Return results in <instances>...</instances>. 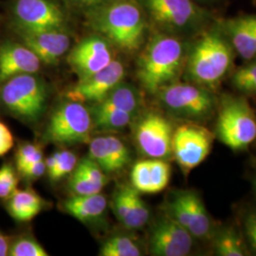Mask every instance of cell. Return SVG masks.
<instances>
[{
	"mask_svg": "<svg viewBox=\"0 0 256 256\" xmlns=\"http://www.w3.org/2000/svg\"><path fill=\"white\" fill-rule=\"evenodd\" d=\"M86 18L96 34L124 52H137L144 42L149 20L140 0H108Z\"/></svg>",
	"mask_w": 256,
	"mask_h": 256,
	"instance_id": "1",
	"label": "cell"
},
{
	"mask_svg": "<svg viewBox=\"0 0 256 256\" xmlns=\"http://www.w3.org/2000/svg\"><path fill=\"white\" fill-rule=\"evenodd\" d=\"M184 56V45L178 37L162 32L156 34L138 56V80L147 92L158 93L174 82Z\"/></svg>",
	"mask_w": 256,
	"mask_h": 256,
	"instance_id": "2",
	"label": "cell"
},
{
	"mask_svg": "<svg viewBox=\"0 0 256 256\" xmlns=\"http://www.w3.org/2000/svg\"><path fill=\"white\" fill-rule=\"evenodd\" d=\"M232 62V45L218 23V27L203 32L192 45L187 61V72L198 84L214 86L229 72Z\"/></svg>",
	"mask_w": 256,
	"mask_h": 256,
	"instance_id": "3",
	"label": "cell"
},
{
	"mask_svg": "<svg viewBox=\"0 0 256 256\" xmlns=\"http://www.w3.org/2000/svg\"><path fill=\"white\" fill-rule=\"evenodd\" d=\"M150 20L162 32L174 36L203 30L212 20L210 14L194 0H140Z\"/></svg>",
	"mask_w": 256,
	"mask_h": 256,
	"instance_id": "4",
	"label": "cell"
},
{
	"mask_svg": "<svg viewBox=\"0 0 256 256\" xmlns=\"http://www.w3.org/2000/svg\"><path fill=\"white\" fill-rule=\"evenodd\" d=\"M46 84L36 74H20L5 81L0 102L14 117L28 122H36L46 110Z\"/></svg>",
	"mask_w": 256,
	"mask_h": 256,
	"instance_id": "5",
	"label": "cell"
},
{
	"mask_svg": "<svg viewBox=\"0 0 256 256\" xmlns=\"http://www.w3.org/2000/svg\"><path fill=\"white\" fill-rule=\"evenodd\" d=\"M220 140L232 150H241L256 138V119L245 99L225 98L216 122Z\"/></svg>",
	"mask_w": 256,
	"mask_h": 256,
	"instance_id": "6",
	"label": "cell"
},
{
	"mask_svg": "<svg viewBox=\"0 0 256 256\" xmlns=\"http://www.w3.org/2000/svg\"><path fill=\"white\" fill-rule=\"evenodd\" d=\"M92 129V115L86 108L80 102H68L52 115L46 138L59 144H80L90 138Z\"/></svg>",
	"mask_w": 256,
	"mask_h": 256,
	"instance_id": "7",
	"label": "cell"
},
{
	"mask_svg": "<svg viewBox=\"0 0 256 256\" xmlns=\"http://www.w3.org/2000/svg\"><path fill=\"white\" fill-rule=\"evenodd\" d=\"M12 18L18 32L64 28L68 23L64 10L55 0H14Z\"/></svg>",
	"mask_w": 256,
	"mask_h": 256,
	"instance_id": "8",
	"label": "cell"
},
{
	"mask_svg": "<svg viewBox=\"0 0 256 256\" xmlns=\"http://www.w3.org/2000/svg\"><path fill=\"white\" fill-rule=\"evenodd\" d=\"M214 134L196 124H182L173 133L172 151L178 165L188 173L200 164L210 154Z\"/></svg>",
	"mask_w": 256,
	"mask_h": 256,
	"instance_id": "9",
	"label": "cell"
},
{
	"mask_svg": "<svg viewBox=\"0 0 256 256\" xmlns=\"http://www.w3.org/2000/svg\"><path fill=\"white\" fill-rule=\"evenodd\" d=\"M112 45L98 34L84 37L70 50L68 62L79 81L108 66L113 61Z\"/></svg>",
	"mask_w": 256,
	"mask_h": 256,
	"instance_id": "10",
	"label": "cell"
},
{
	"mask_svg": "<svg viewBox=\"0 0 256 256\" xmlns=\"http://www.w3.org/2000/svg\"><path fill=\"white\" fill-rule=\"evenodd\" d=\"M158 93L165 106L189 117L207 115L214 102L212 94L206 88L185 82H172Z\"/></svg>",
	"mask_w": 256,
	"mask_h": 256,
	"instance_id": "11",
	"label": "cell"
},
{
	"mask_svg": "<svg viewBox=\"0 0 256 256\" xmlns=\"http://www.w3.org/2000/svg\"><path fill=\"white\" fill-rule=\"evenodd\" d=\"M173 133L168 120L158 113H149L138 124V146L150 158H166L172 151Z\"/></svg>",
	"mask_w": 256,
	"mask_h": 256,
	"instance_id": "12",
	"label": "cell"
},
{
	"mask_svg": "<svg viewBox=\"0 0 256 256\" xmlns=\"http://www.w3.org/2000/svg\"><path fill=\"white\" fill-rule=\"evenodd\" d=\"M149 244L154 256H188L192 250V236L188 230L168 216L156 223Z\"/></svg>",
	"mask_w": 256,
	"mask_h": 256,
	"instance_id": "13",
	"label": "cell"
},
{
	"mask_svg": "<svg viewBox=\"0 0 256 256\" xmlns=\"http://www.w3.org/2000/svg\"><path fill=\"white\" fill-rule=\"evenodd\" d=\"M126 74L124 64L117 59L100 72L92 74L86 79L78 81L77 84L66 93L70 101L100 102L110 93L122 79Z\"/></svg>",
	"mask_w": 256,
	"mask_h": 256,
	"instance_id": "14",
	"label": "cell"
},
{
	"mask_svg": "<svg viewBox=\"0 0 256 256\" xmlns=\"http://www.w3.org/2000/svg\"><path fill=\"white\" fill-rule=\"evenodd\" d=\"M25 46L30 48L42 63L59 62L70 48V36L64 28H50L36 32H18Z\"/></svg>",
	"mask_w": 256,
	"mask_h": 256,
	"instance_id": "15",
	"label": "cell"
},
{
	"mask_svg": "<svg viewBox=\"0 0 256 256\" xmlns=\"http://www.w3.org/2000/svg\"><path fill=\"white\" fill-rule=\"evenodd\" d=\"M41 61L24 44L6 42L0 46V82L20 74H36Z\"/></svg>",
	"mask_w": 256,
	"mask_h": 256,
	"instance_id": "16",
	"label": "cell"
},
{
	"mask_svg": "<svg viewBox=\"0 0 256 256\" xmlns=\"http://www.w3.org/2000/svg\"><path fill=\"white\" fill-rule=\"evenodd\" d=\"M220 26L232 46L245 60L256 57V14L225 19Z\"/></svg>",
	"mask_w": 256,
	"mask_h": 256,
	"instance_id": "17",
	"label": "cell"
},
{
	"mask_svg": "<svg viewBox=\"0 0 256 256\" xmlns=\"http://www.w3.org/2000/svg\"><path fill=\"white\" fill-rule=\"evenodd\" d=\"M64 210L76 220L90 222L98 220L106 210V198L101 194L76 196L63 203Z\"/></svg>",
	"mask_w": 256,
	"mask_h": 256,
	"instance_id": "18",
	"label": "cell"
},
{
	"mask_svg": "<svg viewBox=\"0 0 256 256\" xmlns=\"http://www.w3.org/2000/svg\"><path fill=\"white\" fill-rule=\"evenodd\" d=\"M7 208L12 218L18 222L34 220L43 208L42 198L30 190H16L9 198Z\"/></svg>",
	"mask_w": 256,
	"mask_h": 256,
	"instance_id": "19",
	"label": "cell"
},
{
	"mask_svg": "<svg viewBox=\"0 0 256 256\" xmlns=\"http://www.w3.org/2000/svg\"><path fill=\"white\" fill-rule=\"evenodd\" d=\"M140 99L138 92L132 86L120 82L111 92L94 106L98 110H118L132 115L138 110Z\"/></svg>",
	"mask_w": 256,
	"mask_h": 256,
	"instance_id": "20",
	"label": "cell"
},
{
	"mask_svg": "<svg viewBox=\"0 0 256 256\" xmlns=\"http://www.w3.org/2000/svg\"><path fill=\"white\" fill-rule=\"evenodd\" d=\"M210 220L200 198L189 192V220L187 230L192 238H205L210 232Z\"/></svg>",
	"mask_w": 256,
	"mask_h": 256,
	"instance_id": "21",
	"label": "cell"
},
{
	"mask_svg": "<svg viewBox=\"0 0 256 256\" xmlns=\"http://www.w3.org/2000/svg\"><path fill=\"white\" fill-rule=\"evenodd\" d=\"M92 124L102 130H119L128 126L134 115L118 110H93Z\"/></svg>",
	"mask_w": 256,
	"mask_h": 256,
	"instance_id": "22",
	"label": "cell"
},
{
	"mask_svg": "<svg viewBox=\"0 0 256 256\" xmlns=\"http://www.w3.org/2000/svg\"><path fill=\"white\" fill-rule=\"evenodd\" d=\"M102 256H138L142 252L137 243L124 236H117L106 241L101 248Z\"/></svg>",
	"mask_w": 256,
	"mask_h": 256,
	"instance_id": "23",
	"label": "cell"
},
{
	"mask_svg": "<svg viewBox=\"0 0 256 256\" xmlns=\"http://www.w3.org/2000/svg\"><path fill=\"white\" fill-rule=\"evenodd\" d=\"M149 210L140 196L138 191L130 187V209L124 226L129 229H140L146 224Z\"/></svg>",
	"mask_w": 256,
	"mask_h": 256,
	"instance_id": "24",
	"label": "cell"
},
{
	"mask_svg": "<svg viewBox=\"0 0 256 256\" xmlns=\"http://www.w3.org/2000/svg\"><path fill=\"white\" fill-rule=\"evenodd\" d=\"M216 252L220 256H244L241 239L232 232H224L216 241Z\"/></svg>",
	"mask_w": 256,
	"mask_h": 256,
	"instance_id": "25",
	"label": "cell"
},
{
	"mask_svg": "<svg viewBox=\"0 0 256 256\" xmlns=\"http://www.w3.org/2000/svg\"><path fill=\"white\" fill-rule=\"evenodd\" d=\"M151 194L160 192L166 188L170 180V165L158 158L149 160Z\"/></svg>",
	"mask_w": 256,
	"mask_h": 256,
	"instance_id": "26",
	"label": "cell"
},
{
	"mask_svg": "<svg viewBox=\"0 0 256 256\" xmlns=\"http://www.w3.org/2000/svg\"><path fill=\"white\" fill-rule=\"evenodd\" d=\"M110 150L113 173L122 170L130 162V153L126 146L116 136H106Z\"/></svg>",
	"mask_w": 256,
	"mask_h": 256,
	"instance_id": "27",
	"label": "cell"
},
{
	"mask_svg": "<svg viewBox=\"0 0 256 256\" xmlns=\"http://www.w3.org/2000/svg\"><path fill=\"white\" fill-rule=\"evenodd\" d=\"M8 256H48V254L36 239L28 236H22L10 244Z\"/></svg>",
	"mask_w": 256,
	"mask_h": 256,
	"instance_id": "28",
	"label": "cell"
},
{
	"mask_svg": "<svg viewBox=\"0 0 256 256\" xmlns=\"http://www.w3.org/2000/svg\"><path fill=\"white\" fill-rule=\"evenodd\" d=\"M90 155L92 160L101 167L104 173H113L110 150L106 136L96 137L92 140L90 144Z\"/></svg>",
	"mask_w": 256,
	"mask_h": 256,
	"instance_id": "29",
	"label": "cell"
},
{
	"mask_svg": "<svg viewBox=\"0 0 256 256\" xmlns=\"http://www.w3.org/2000/svg\"><path fill=\"white\" fill-rule=\"evenodd\" d=\"M232 84L240 92L256 93V62L239 68L232 76Z\"/></svg>",
	"mask_w": 256,
	"mask_h": 256,
	"instance_id": "30",
	"label": "cell"
},
{
	"mask_svg": "<svg viewBox=\"0 0 256 256\" xmlns=\"http://www.w3.org/2000/svg\"><path fill=\"white\" fill-rule=\"evenodd\" d=\"M169 216L187 229L189 220V192H180L168 205Z\"/></svg>",
	"mask_w": 256,
	"mask_h": 256,
	"instance_id": "31",
	"label": "cell"
},
{
	"mask_svg": "<svg viewBox=\"0 0 256 256\" xmlns=\"http://www.w3.org/2000/svg\"><path fill=\"white\" fill-rule=\"evenodd\" d=\"M70 188L76 196H90L100 194L102 187L90 182L80 170L74 169V174H72L70 182Z\"/></svg>",
	"mask_w": 256,
	"mask_h": 256,
	"instance_id": "32",
	"label": "cell"
},
{
	"mask_svg": "<svg viewBox=\"0 0 256 256\" xmlns=\"http://www.w3.org/2000/svg\"><path fill=\"white\" fill-rule=\"evenodd\" d=\"M131 180L134 188L138 192L151 194L149 160L138 162L134 165L131 173Z\"/></svg>",
	"mask_w": 256,
	"mask_h": 256,
	"instance_id": "33",
	"label": "cell"
},
{
	"mask_svg": "<svg viewBox=\"0 0 256 256\" xmlns=\"http://www.w3.org/2000/svg\"><path fill=\"white\" fill-rule=\"evenodd\" d=\"M77 164V156L74 152L62 150L59 153V158L54 171L48 174L52 180H59L64 176L74 172Z\"/></svg>",
	"mask_w": 256,
	"mask_h": 256,
	"instance_id": "34",
	"label": "cell"
},
{
	"mask_svg": "<svg viewBox=\"0 0 256 256\" xmlns=\"http://www.w3.org/2000/svg\"><path fill=\"white\" fill-rule=\"evenodd\" d=\"M18 178L14 167L3 164L0 167V198H9L18 189Z\"/></svg>",
	"mask_w": 256,
	"mask_h": 256,
	"instance_id": "35",
	"label": "cell"
},
{
	"mask_svg": "<svg viewBox=\"0 0 256 256\" xmlns=\"http://www.w3.org/2000/svg\"><path fill=\"white\" fill-rule=\"evenodd\" d=\"M43 160V153L40 147L32 144H25L19 146L16 155V168L20 171L28 165Z\"/></svg>",
	"mask_w": 256,
	"mask_h": 256,
	"instance_id": "36",
	"label": "cell"
},
{
	"mask_svg": "<svg viewBox=\"0 0 256 256\" xmlns=\"http://www.w3.org/2000/svg\"><path fill=\"white\" fill-rule=\"evenodd\" d=\"M84 174L90 182L96 183L102 188L106 184V176L101 167L97 164L92 158H84L76 167Z\"/></svg>",
	"mask_w": 256,
	"mask_h": 256,
	"instance_id": "37",
	"label": "cell"
},
{
	"mask_svg": "<svg viewBox=\"0 0 256 256\" xmlns=\"http://www.w3.org/2000/svg\"><path fill=\"white\" fill-rule=\"evenodd\" d=\"M113 208L117 218L124 225L130 209V187H124L116 192L113 200Z\"/></svg>",
	"mask_w": 256,
	"mask_h": 256,
	"instance_id": "38",
	"label": "cell"
},
{
	"mask_svg": "<svg viewBox=\"0 0 256 256\" xmlns=\"http://www.w3.org/2000/svg\"><path fill=\"white\" fill-rule=\"evenodd\" d=\"M63 1L70 8L78 12H82L86 14L92 10L96 9L97 7L101 6L102 4H104L108 0H63Z\"/></svg>",
	"mask_w": 256,
	"mask_h": 256,
	"instance_id": "39",
	"label": "cell"
},
{
	"mask_svg": "<svg viewBox=\"0 0 256 256\" xmlns=\"http://www.w3.org/2000/svg\"><path fill=\"white\" fill-rule=\"evenodd\" d=\"M14 138L9 128L0 122V156L6 155L14 147Z\"/></svg>",
	"mask_w": 256,
	"mask_h": 256,
	"instance_id": "40",
	"label": "cell"
},
{
	"mask_svg": "<svg viewBox=\"0 0 256 256\" xmlns=\"http://www.w3.org/2000/svg\"><path fill=\"white\" fill-rule=\"evenodd\" d=\"M46 171V164L42 160L36 162H34L32 164L28 165L25 168L21 169L19 172L28 180H36L40 178L41 176H43Z\"/></svg>",
	"mask_w": 256,
	"mask_h": 256,
	"instance_id": "41",
	"label": "cell"
},
{
	"mask_svg": "<svg viewBox=\"0 0 256 256\" xmlns=\"http://www.w3.org/2000/svg\"><path fill=\"white\" fill-rule=\"evenodd\" d=\"M245 232L250 246L256 252V214H250L245 220Z\"/></svg>",
	"mask_w": 256,
	"mask_h": 256,
	"instance_id": "42",
	"label": "cell"
},
{
	"mask_svg": "<svg viewBox=\"0 0 256 256\" xmlns=\"http://www.w3.org/2000/svg\"><path fill=\"white\" fill-rule=\"evenodd\" d=\"M59 153H60V151L54 152L50 158H46L45 164H46V172H48V174H50L54 171V169L55 166H56V164H57L58 158H59Z\"/></svg>",
	"mask_w": 256,
	"mask_h": 256,
	"instance_id": "43",
	"label": "cell"
},
{
	"mask_svg": "<svg viewBox=\"0 0 256 256\" xmlns=\"http://www.w3.org/2000/svg\"><path fill=\"white\" fill-rule=\"evenodd\" d=\"M10 242L8 238L0 234V256H8Z\"/></svg>",
	"mask_w": 256,
	"mask_h": 256,
	"instance_id": "44",
	"label": "cell"
},
{
	"mask_svg": "<svg viewBox=\"0 0 256 256\" xmlns=\"http://www.w3.org/2000/svg\"><path fill=\"white\" fill-rule=\"evenodd\" d=\"M196 3H205V2H210L212 0H194Z\"/></svg>",
	"mask_w": 256,
	"mask_h": 256,
	"instance_id": "45",
	"label": "cell"
},
{
	"mask_svg": "<svg viewBox=\"0 0 256 256\" xmlns=\"http://www.w3.org/2000/svg\"></svg>",
	"mask_w": 256,
	"mask_h": 256,
	"instance_id": "46",
	"label": "cell"
}]
</instances>
